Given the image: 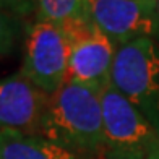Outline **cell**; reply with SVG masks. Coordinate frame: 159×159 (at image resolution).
I'll return each instance as SVG.
<instances>
[{
    "instance_id": "obj_1",
    "label": "cell",
    "mask_w": 159,
    "mask_h": 159,
    "mask_svg": "<svg viewBox=\"0 0 159 159\" xmlns=\"http://www.w3.org/2000/svg\"><path fill=\"white\" fill-rule=\"evenodd\" d=\"M39 135L81 159H101L104 146L101 89L63 83L49 96Z\"/></svg>"
},
{
    "instance_id": "obj_2",
    "label": "cell",
    "mask_w": 159,
    "mask_h": 159,
    "mask_svg": "<svg viewBox=\"0 0 159 159\" xmlns=\"http://www.w3.org/2000/svg\"><path fill=\"white\" fill-rule=\"evenodd\" d=\"M111 84L159 133V47L153 38H140L115 49Z\"/></svg>"
},
{
    "instance_id": "obj_3",
    "label": "cell",
    "mask_w": 159,
    "mask_h": 159,
    "mask_svg": "<svg viewBox=\"0 0 159 159\" xmlns=\"http://www.w3.org/2000/svg\"><path fill=\"white\" fill-rule=\"evenodd\" d=\"M104 146L101 159H148L157 144L159 133L149 120L114 88L101 91Z\"/></svg>"
},
{
    "instance_id": "obj_4",
    "label": "cell",
    "mask_w": 159,
    "mask_h": 159,
    "mask_svg": "<svg viewBox=\"0 0 159 159\" xmlns=\"http://www.w3.org/2000/svg\"><path fill=\"white\" fill-rule=\"evenodd\" d=\"M70 52L71 44L62 26L36 21L28 31L21 73L50 96L67 80Z\"/></svg>"
},
{
    "instance_id": "obj_5",
    "label": "cell",
    "mask_w": 159,
    "mask_h": 159,
    "mask_svg": "<svg viewBox=\"0 0 159 159\" xmlns=\"http://www.w3.org/2000/svg\"><path fill=\"white\" fill-rule=\"evenodd\" d=\"M71 52L65 83L93 86L102 91L111 84L115 46L88 18H78L62 25Z\"/></svg>"
},
{
    "instance_id": "obj_6",
    "label": "cell",
    "mask_w": 159,
    "mask_h": 159,
    "mask_svg": "<svg viewBox=\"0 0 159 159\" xmlns=\"http://www.w3.org/2000/svg\"><path fill=\"white\" fill-rule=\"evenodd\" d=\"M84 15L115 49L156 34V0H86Z\"/></svg>"
},
{
    "instance_id": "obj_7",
    "label": "cell",
    "mask_w": 159,
    "mask_h": 159,
    "mask_svg": "<svg viewBox=\"0 0 159 159\" xmlns=\"http://www.w3.org/2000/svg\"><path fill=\"white\" fill-rule=\"evenodd\" d=\"M49 94L21 71L0 80V130L39 135V124Z\"/></svg>"
},
{
    "instance_id": "obj_8",
    "label": "cell",
    "mask_w": 159,
    "mask_h": 159,
    "mask_svg": "<svg viewBox=\"0 0 159 159\" xmlns=\"http://www.w3.org/2000/svg\"><path fill=\"white\" fill-rule=\"evenodd\" d=\"M0 159H81L41 135L0 130Z\"/></svg>"
},
{
    "instance_id": "obj_9",
    "label": "cell",
    "mask_w": 159,
    "mask_h": 159,
    "mask_svg": "<svg viewBox=\"0 0 159 159\" xmlns=\"http://www.w3.org/2000/svg\"><path fill=\"white\" fill-rule=\"evenodd\" d=\"M86 0H38L36 16L38 21H47L54 25H65L84 15Z\"/></svg>"
},
{
    "instance_id": "obj_10",
    "label": "cell",
    "mask_w": 159,
    "mask_h": 159,
    "mask_svg": "<svg viewBox=\"0 0 159 159\" xmlns=\"http://www.w3.org/2000/svg\"><path fill=\"white\" fill-rule=\"evenodd\" d=\"M20 34V21L16 16L0 10V57L10 52Z\"/></svg>"
},
{
    "instance_id": "obj_11",
    "label": "cell",
    "mask_w": 159,
    "mask_h": 159,
    "mask_svg": "<svg viewBox=\"0 0 159 159\" xmlns=\"http://www.w3.org/2000/svg\"><path fill=\"white\" fill-rule=\"evenodd\" d=\"M0 10L13 16H25L38 10V0H0Z\"/></svg>"
},
{
    "instance_id": "obj_12",
    "label": "cell",
    "mask_w": 159,
    "mask_h": 159,
    "mask_svg": "<svg viewBox=\"0 0 159 159\" xmlns=\"http://www.w3.org/2000/svg\"><path fill=\"white\" fill-rule=\"evenodd\" d=\"M154 39L159 41V0H156V34Z\"/></svg>"
},
{
    "instance_id": "obj_13",
    "label": "cell",
    "mask_w": 159,
    "mask_h": 159,
    "mask_svg": "<svg viewBox=\"0 0 159 159\" xmlns=\"http://www.w3.org/2000/svg\"><path fill=\"white\" fill-rule=\"evenodd\" d=\"M148 159H159V144H157L153 151H151V154L148 156Z\"/></svg>"
}]
</instances>
